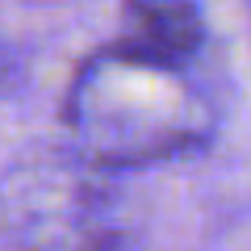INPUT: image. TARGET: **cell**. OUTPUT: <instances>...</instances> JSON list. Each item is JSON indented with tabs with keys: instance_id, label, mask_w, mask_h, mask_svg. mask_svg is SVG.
Here are the masks:
<instances>
[{
	"instance_id": "1",
	"label": "cell",
	"mask_w": 251,
	"mask_h": 251,
	"mask_svg": "<svg viewBox=\"0 0 251 251\" xmlns=\"http://www.w3.org/2000/svg\"><path fill=\"white\" fill-rule=\"evenodd\" d=\"M214 122L218 113L188 63L126 38L80 63L63 105L67 147L117 176L205 147Z\"/></svg>"
},
{
	"instance_id": "2",
	"label": "cell",
	"mask_w": 251,
	"mask_h": 251,
	"mask_svg": "<svg viewBox=\"0 0 251 251\" xmlns=\"http://www.w3.org/2000/svg\"><path fill=\"white\" fill-rule=\"evenodd\" d=\"M0 243L9 251H138V209L117 172L63 143L0 168Z\"/></svg>"
},
{
	"instance_id": "3",
	"label": "cell",
	"mask_w": 251,
	"mask_h": 251,
	"mask_svg": "<svg viewBox=\"0 0 251 251\" xmlns=\"http://www.w3.org/2000/svg\"><path fill=\"white\" fill-rule=\"evenodd\" d=\"M130 17H134V29L126 34V42L155 50L163 59L188 63L205 42V17L193 4H134Z\"/></svg>"
},
{
	"instance_id": "4",
	"label": "cell",
	"mask_w": 251,
	"mask_h": 251,
	"mask_svg": "<svg viewBox=\"0 0 251 251\" xmlns=\"http://www.w3.org/2000/svg\"><path fill=\"white\" fill-rule=\"evenodd\" d=\"M13 80H17V50H13L9 34H4V29H0V92L9 88Z\"/></svg>"
}]
</instances>
